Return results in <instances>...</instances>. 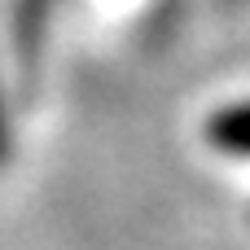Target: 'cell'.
Wrapping results in <instances>:
<instances>
[{
  "mask_svg": "<svg viewBox=\"0 0 250 250\" xmlns=\"http://www.w3.org/2000/svg\"><path fill=\"white\" fill-rule=\"evenodd\" d=\"M4 149H9V136H4V110H0V163H4Z\"/></svg>",
  "mask_w": 250,
  "mask_h": 250,
  "instance_id": "7a4b0ae2",
  "label": "cell"
},
{
  "mask_svg": "<svg viewBox=\"0 0 250 250\" xmlns=\"http://www.w3.org/2000/svg\"><path fill=\"white\" fill-rule=\"evenodd\" d=\"M207 141L211 149L220 154H237V158H250V101H237V105H224L207 119Z\"/></svg>",
  "mask_w": 250,
  "mask_h": 250,
  "instance_id": "6da1fadb",
  "label": "cell"
}]
</instances>
